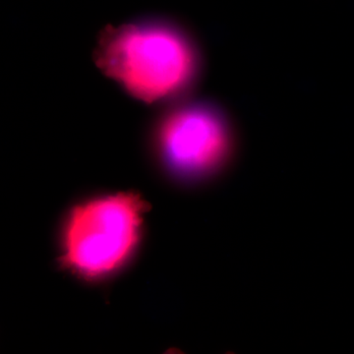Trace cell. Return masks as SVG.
Masks as SVG:
<instances>
[{
	"instance_id": "obj_1",
	"label": "cell",
	"mask_w": 354,
	"mask_h": 354,
	"mask_svg": "<svg viewBox=\"0 0 354 354\" xmlns=\"http://www.w3.org/2000/svg\"><path fill=\"white\" fill-rule=\"evenodd\" d=\"M95 59L102 71L140 101L183 97L202 73L199 46L183 27L164 21L108 28Z\"/></svg>"
},
{
	"instance_id": "obj_2",
	"label": "cell",
	"mask_w": 354,
	"mask_h": 354,
	"mask_svg": "<svg viewBox=\"0 0 354 354\" xmlns=\"http://www.w3.org/2000/svg\"><path fill=\"white\" fill-rule=\"evenodd\" d=\"M145 204L132 193L100 198L73 209L64 234V264L85 278L106 276L131 255Z\"/></svg>"
},
{
	"instance_id": "obj_3",
	"label": "cell",
	"mask_w": 354,
	"mask_h": 354,
	"mask_svg": "<svg viewBox=\"0 0 354 354\" xmlns=\"http://www.w3.org/2000/svg\"><path fill=\"white\" fill-rule=\"evenodd\" d=\"M160 158L179 180L195 183L216 176L232 162L236 132L225 109L208 101L176 104L157 127Z\"/></svg>"
}]
</instances>
